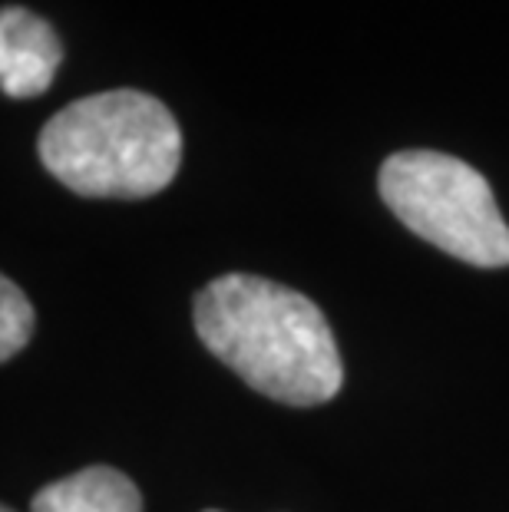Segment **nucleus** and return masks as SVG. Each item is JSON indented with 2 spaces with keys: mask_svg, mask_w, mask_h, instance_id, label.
<instances>
[{
  "mask_svg": "<svg viewBox=\"0 0 509 512\" xmlns=\"http://www.w3.org/2000/svg\"><path fill=\"white\" fill-rule=\"evenodd\" d=\"M196 334L248 387L288 407L338 397L344 364L324 311L258 275L212 278L196 294Z\"/></svg>",
  "mask_w": 509,
  "mask_h": 512,
  "instance_id": "obj_1",
  "label": "nucleus"
},
{
  "mask_svg": "<svg viewBox=\"0 0 509 512\" xmlns=\"http://www.w3.org/2000/svg\"><path fill=\"white\" fill-rule=\"evenodd\" d=\"M37 156L53 179L86 199H149L179 176L182 129L156 96L106 90L53 113Z\"/></svg>",
  "mask_w": 509,
  "mask_h": 512,
  "instance_id": "obj_2",
  "label": "nucleus"
},
{
  "mask_svg": "<svg viewBox=\"0 0 509 512\" xmlns=\"http://www.w3.org/2000/svg\"><path fill=\"white\" fill-rule=\"evenodd\" d=\"M384 205L410 232L476 268L509 265V225L470 162L437 149L394 152L377 176Z\"/></svg>",
  "mask_w": 509,
  "mask_h": 512,
  "instance_id": "obj_3",
  "label": "nucleus"
},
{
  "mask_svg": "<svg viewBox=\"0 0 509 512\" xmlns=\"http://www.w3.org/2000/svg\"><path fill=\"white\" fill-rule=\"evenodd\" d=\"M63 63V43L50 20L27 7L0 14V86L10 100H30L50 90Z\"/></svg>",
  "mask_w": 509,
  "mask_h": 512,
  "instance_id": "obj_4",
  "label": "nucleus"
},
{
  "mask_svg": "<svg viewBox=\"0 0 509 512\" xmlns=\"http://www.w3.org/2000/svg\"><path fill=\"white\" fill-rule=\"evenodd\" d=\"M34 512H143V496L113 466H86L43 486L34 496Z\"/></svg>",
  "mask_w": 509,
  "mask_h": 512,
  "instance_id": "obj_5",
  "label": "nucleus"
},
{
  "mask_svg": "<svg viewBox=\"0 0 509 512\" xmlns=\"http://www.w3.org/2000/svg\"><path fill=\"white\" fill-rule=\"evenodd\" d=\"M37 314L27 294L10 278H0V361H10L34 337Z\"/></svg>",
  "mask_w": 509,
  "mask_h": 512,
  "instance_id": "obj_6",
  "label": "nucleus"
},
{
  "mask_svg": "<svg viewBox=\"0 0 509 512\" xmlns=\"http://www.w3.org/2000/svg\"><path fill=\"white\" fill-rule=\"evenodd\" d=\"M205 512H219V509H205Z\"/></svg>",
  "mask_w": 509,
  "mask_h": 512,
  "instance_id": "obj_7",
  "label": "nucleus"
},
{
  "mask_svg": "<svg viewBox=\"0 0 509 512\" xmlns=\"http://www.w3.org/2000/svg\"><path fill=\"white\" fill-rule=\"evenodd\" d=\"M4 512H14V509H4Z\"/></svg>",
  "mask_w": 509,
  "mask_h": 512,
  "instance_id": "obj_8",
  "label": "nucleus"
}]
</instances>
